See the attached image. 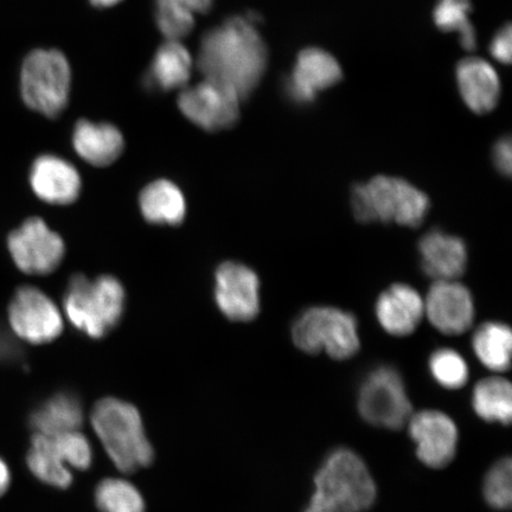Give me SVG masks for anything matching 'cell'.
<instances>
[{
  "label": "cell",
  "instance_id": "20",
  "mask_svg": "<svg viewBox=\"0 0 512 512\" xmlns=\"http://www.w3.org/2000/svg\"><path fill=\"white\" fill-rule=\"evenodd\" d=\"M73 146L87 163L104 168L121 156L125 143L117 127L83 119L74 127Z\"/></svg>",
  "mask_w": 512,
  "mask_h": 512
},
{
  "label": "cell",
  "instance_id": "35",
  "mask_svg": "<svg viewBox=\"0 0 512 512\" xmlns=\"http://www.w3.org/2000/svg\"><path fill=\"white\" fill-rule=\"evenodd\" d=\"M22 349L16 343L15 338L0 325V362H9L18 360Z\"/></svg>",
  "mask_w": 512,
  "mask_h": 512
},
{
  "label": "cell",
  "instance_id": "36",
  "mask_svg": "<svg viewBox=\"0 0 512 512\" xmlns=\"http://www.w3.org/2000/svg\"><path fill=\"white\" fill-rule=\"evenodd\" d=\"M304 512H350L347 509L339 507L335 503L325 501L323 498L313 496L310 499L309 505H307Z\"/></svg>",
  "mask_w": 512,
  "mask_h": 512
},
{
  "label": "cell",
  "instance_id": "2",
  "mask_svg": "<svg viewBox=\"0 0 512 512\" xmlns=\"http://www.w3.org/2000/svg\"><path fill=\"white\" fill-rule=\"evenodd\" d=\"M91 421L118 470L131 473L151 465L155 453L146 437L142 416L131 403L102 399L93 408Z\"/></svg>",
  "mask_w": 512,
  "mask_h": 512
},
{
  "label": "cell",
  "instance_id": "27",
  "mask_svg": "<svg viewBox=\"0 0 512 512\" xmlns=\"http://www.w3.org/2000/svg\"><path fill=\"white\" fill-rule=\"evenodd\" d=\"M472 4L470 0H438L433 10V21L439 30L458 34L463 49L477 48V32L471 23Z\"/></svg>",
  "mask_w": 512,
  "mask_h": 512
},
{
  "label": "cell",
  "instance_id": "8",
  "mask_svg": "<svg viewBox=\"0 0 512 512\" xmlns=\"http://www.w3.org/2000/svg\"><path fill=\"white\" fill-rule=\"evenodd\" d=\"M405 383L399 371L381 366L370 371L358 393V412L368 424L400 430L413 415Z\"/></svg>",
  "mask_w": 512,
  "mask_h": 512
},
{
  "label": "cell",
  "instance_id": "18",
  "mask_svg": "<svg viewBox=\"0 0 512 512\" xmlns=\"http://www.w3.org/2000/svg\"><path fill=\"white\" fill-rule=\"evenodd\" d=\"M32 190L44 202L70 204L78 200L81 178L72 164L60 157L44 155L35 160L30 172Z\"/></svg>",
  "mask_w": 512,
  "mask_h": 512
},
{
  "label": "cell",
  "instance_id": "4",
  "mask_svg": "<svg viewBox=\"0 0 512 512\" xmlns=\"http://www.w3.org/2000/svg\"><path fill=\"white\" fill-rule=\"evenodd\" d=\"M64 312L75 329L91 338H102L120 322L125 291L117 278L101 275L89 279L75 274L63 299Z\"/></svg>",
  "mask_w": 512,
  "mask_h": 512
},
{
  "label": "cell",
  "instance_id": "15",
  "mask_svg": "<svg viewBox=\"0 0 512 512\" xmlns=\"http://www.w3.org/2000/svg\"><path fill=\"white\" fill-rule=\"evenodd\" d=\"M425 315L441 334L463 335L475 320V300L457 280L434 281L425 299Z\"/></svg>",
  "mask_w": 512,
  "mask_h": 512
},
{
  "label": "cell",
  "instance_id": "10",
  "mask_svg": "<svg viewBox=\"0 0 512 512\" xmlns=\"http://www.w3.org/2000/svg\"><path fill=\"white\" fill-rule=\"evenodd\" d=\"M9 322L15 336L31 344L53 342L63 331L61 312L53 300L31 286L18 288L12 297Z\"/></svg>",
  "mask_w": 512,
  "mask_h": 512
},
{
  "label": "cell",
  "instance_id": "14",
  "mask_svg": "<svg viewBox=\"0 0 512 512\" xmlns=\"http://www.w3.org/2000/svg\"><path fill=\"white\" fill-rule=\"evenodd\" d=\"M409 434L416 445V456L432 469H444L456 457L458 427L443 412L422 411L408 421Z\"/></svg>",
  "mask_w": 512,
  "mask_h": 512
},
{
  "label": "cell",
  "instance_id": "9",
  "mask_svg": "<svg viewBox=\"0 0 512 512\" xmlns=\"http://www.w3.org/2000/svg\"><path fill=\"white\" fill-rule=\"evenodd\" d=\"M241 96L219 81L204 79L179 93L177 105L184 117L202 130H228L240 118Z\"/></svg>",
  "mask_w": 512,
  "mask_h": 512
},
{
  "label": "cell",
  "instance_id": "38",
  "mask_svg": "<svg viewBox=\"0 0 512 512\" xmlns=\"http://www.w3.org/2000/svg\"><path fill=\"white\" fill-rule=\"evenodd\" d=\"M95 8L106 9L123 2V0H89Z\"/></svg>",
  "mask_w": 512,
  "mask_h": 512
},
{
  "label": "cell",
  "instance_id": "7",
  "mask_svg": "<svg viewBox=\"0 0 512 512\" xmlns=\"http://www.w3.org/2000/svg\"><path fill=\"white\" fill-rule=\"evenodd\" d=\"M72 87L67 57L55 49L32 51L23 63L22 98L32 111L55 119L66 110Z\"/></svg>",
  "mask_w": 512,
  "mask_h": 512
},
{
  "label": "cell",
  "instance_id": "33",
  "mask_svg": "<svg viewBox=\"0 0 512 512\" xmlns=\"http://www.w3.org/2000/svg\"><path fill=\"white\" fill-rule=\"evenodd\" d=\"M489 51L492 57L503 64H510L512 51L511 25L507 24L496 32L490 42Z\"/></svg>",
  "mask_w": 512,
  "mask_h": 512
},
{
  "label": "cell",
  "instance_id": "23",
  "mask_svg": "<svg viewBox=\"0 0 512 512\" xmlns=\"http://www.w3.org/2000/svg\"><path fill=\"white\" fill-rule=\"evenodd\" d=\"M139 206L146 221L171 226L182 223L187 211L181 189L166 179L147 185L140 194Z\"/></svg>",
  "mask_w": 512,
  "mask_h": 512
},
{
  "label": "cell",
  "instance_id": "1",
  "mask_svg": "<svg viewBox=\"0 0 512 512\" xmlns=\"http://www.w3.org/2000/svg\"><path fill=\"white\" fill-rule=\"evenodd\" d=\"M196 63L204 79L224 83L246 100L264 78L268 50L256 24L233 17L206 32Z\"/></svg>",
  "mask_w": 512,
  "mask_h": 512
},
{
  "label": "cell",
  "instance_id": "11",
  "mask_svg": "<svg viewBox=\"0 0 512 512\" xmlns=\"http://www.w3.org/2000/svg\"><path fill=\"white\" fill-rule=\"evenodd\" d=\"M9 251L16 266L24 273L47 275L60 266L64 256V242L41 219L25 221L12 232Z\"/></svg>",
  "mask_w": 512,
  "mask_h": 512
},
{
  "label": "cell",
  "instance_id": "34",
  "mask_svg": "<svg viewBox=\"0 0 512 512\" xmlns=\"http://www.w3.org/2000/svg\"><path fill=\"white\" fill-rule=\"evenodd\" d=\"M492 160L499 174L511 175L512 166V143L510 137L498 139L492 149Z\"/></svg>",
  "mask_w": 512,
  "mask_h": 512
},
{
  "label": "cell",
  "instance_id": "30",
  "mask_svg": "<svg viewBox=\"0 0 512 512\" xmlns=\"http://www.w3.org/2000/svg\"><path fill=\"white\" fill-rule=\"evenodd\" d=\"M48 437V435H47ZM54 450L69 469L85 471L92 466L93 450L88 439L79 431L48 437Z\"/></svg>",
  "mask_w": 512,
  "mask_h": 512
},
{
  "label": "cell",
  "instance_id": "12",
  "mask_svg": "<svg viewBox=\"0 0 512 512\" xmlns=\"http://www.w3.org/2000/svg\"><path fill=\"white\" fill-rule=\"evenodd\" d=\"M342 78L343 70L335 56L317 47L306 48L285 79V95L294 105L309 106L320 92L336 86Z\"/></svg>",
  "mask_w": 512,
  "mask_h": 512
},
{
  "label": "cell",
  "instance_id": "31",
  "mask_svg": "<svg viewBox=\"0 0 512 512\" xmlns=\"http://www.w3.org/2000/svg\"><path fill=\"white\" fill-rule=\"evenodd\" d=\"M484 498L491 508L509 509L512 502V464L510 458L499 460L484 480Z\"/></svg>",
  "mask_w": 512,
  "mask_h": 512
},
{
  "label": "cell",
  "instance_id": "6",
  "mask_svg": "<svg viewBox=\"0 0 512 512\" xmlns=\"http://www.w3.org/2000/svg\"><path fill=\"white\" fill-rule=\"evenodd\" d=\"M313 482V496L350 512H366L376 501V484L367 464L349 448H338L330 453Z\"/></svg>",
  "mask_w": 512,
  "mask_h": 512
},
{
  "label": "cell",
  "instance_id": "25",
  "mask_svg": "<svg viewBox=\"0 0 512 512\" xmlns=\"http://www.w3.org/2000/svg\"><path fill=\"white\" fill-rule=\"evenodd\" d=\"M472 406L480 419L509 425L512 418V388L507 379L492 376L473 389Z\"/></svg>",
  "mask_w": 512,
  "mask_h": 512
},
{
  "label": "cell",
  "instance_id": "19",
  "mask_svg": "<svg viewBox=\"0 0 512 512\" xmlns=\"http://www.w3.org/2000/svg\"><path fill=\"white\" fill-rule=\"evenodd\" d=\"M420 265L434 281L456 280L465 271L467 248L456 235L434 229L419 242Z\"/></svg>",
  "mask_w": 512,
  "mask_h": 512
},
{
  "label": "cell",
  "instance_id": "32",
  "mask_svg": "<svg viewBox=\"0 0 512 512\" xmlns=\"http://www.w3.org/2000/svg\"><path fill=\"white\" fill-rule=\"evenodd\" d=\"M214 0H156V14L172 21L195 22L197 15L207 14Z\"/></svg>",
  "mask_w": 512,
  "mask_h": 512
},
{
  "label": "cell",
  "instance_id": "26",
  "mask_svg": "<svg viewBox=\"0 0 512 512\" xmlns=\"http://www.w3.org/2000/svg\"><path fill=\"white\" fill-rule=\"evenodd\" d=\"M28 466L32 475L54 488L68 489L73 483L72 471L56 453L47 435L34 434L28 453Z\"/></svg>",
  "mask_w": 512,
  "mask_h": 512
},
{
  "label": "cell",
  "instance_id": "37",
  "mask_svg": "<svg viewBox=\"0 0 512 512\" xmlns=\"http://www.w3.org/2000/svg\"><path fill=\"white\" fill-rule=\"evenodd\" d=\"M11 482V476L8 465L0 458V497L8 491Z\"/></svg>",
  "mask_w": 512,
  "mask_h": 512
},
{
  "label": "cell",
  "instance_id": "13",
  "mask_svg": "<svg viewBox=\"0 0 512 512\" xmlns=\"http://www.w3.org/2000/svg\"><path fill=\"white\" fill-rule=\"evenodd\" d=\"M215 299L220 311L233 322H251L260 311V281L252 268L224 262L216 272Z\"/></svg>",
  "mask_w": 512,
  "mask_h": 512
},
{
  "label": "cell",
  "instance_id": "21",
  "mask_svg": "<svg viewBox=\"0 0 512 512\" xmlns=\"http://www.w3.org/2000/svg\"><path fill=\"white\" fill-rule=\"evenodd\" d=\"M194 61L181 41H166L153 57L147 85L170 92L188 86Z\"/></svg>",
  "mask_w": 512,
  "mask_h": 512
},
{
  "label": "cell",
  "instance_id": "17",
  "mask_svg": "<svg viewBox=\"0 0 512 512\" xmlns=\"http://www.w3.org/2000/svg\"><path fill=\"white\" fill-rule=\"evenodd\" d=\"M460 96L473 113L484 115L495 110L501 98V81L496 69L480 57H466L456 68Z\"/></svg>",
  "mask_w": 512,
  "mask_h": 512
},
{
  "label": "cell",
  "instance_id": "16",
  "mask_svg": "<svg viewBox=\"0 0 512 512\" xmlns=\"http://www.w3.org/2000/svg\"><path fill=\"white\" fill-rule=\"evenodd\" d=\"M381 328L395 337L412 335L425 316V300L414 287L394 284L383 291L375 304Z\"/></svg>",
  "mask_w": 512,
  "mask_h": 512
},
{
  "label": "cell",
  "instance_id": "24",
  "mask_svg": "<svg viewBox=\"0 0 512 512\" xmlns=\"http://www.w3.org/2000/svg\"><path fill=\"white\" fill-rule=\"evenodd\" d=\"M511 330L507 324L486 322L472 337V348L480 363L489 370L503 373L510 368Z\"/></svg>",
  "mask_w": 512,
  "mask_h": 512
},
{
  "label": "cell",
  "instance_id": "28",
  "mask_svg": "<svg viewBox=\"0 0 512 512\" xmlns=\"http://www.w3.org/2000/svg\"><path fill=\"white\" fill-rule=\"evenodd\" d=\"M95 502L101 512H145L142 494L124 479L102 480L95 490Z\"/></svg>",
  "mask_w": 512,
  "mask_h": 512
},
{
  "label": "cell",
  "instance_id": "5",
  "mask_svg": "<svg viewBox=\"0 0 512 512\" xmlns=\"http://www.w3.org/2000/svg\"><path fill=\"white\" fill-rule=\"evenodd\" d=\"M292 339L310 355L326 352L337 361L349 360L361 347L357 320L352 313L331 306H315L294 320Z\"/></svg>",
  "mask_w": 512,
  "mask_h": 512
},
{
  "label": "cell",
  "instance_id": "22",
  "mask_svg": "<svg viewBox=\"0 0 512 512\" xmlns=\"http://www.w3.org/2000/svg\"><path fill=\"white\" fill-rule=\"evenodd\" d=\"M83 422L81 402L75 395L60 393L38 407L30 416V426L36 434L54 437L79 431Z\"/></svg>",
  "mask_w": 512,
  "mask_h": 512
},
{
  "label": "cell",
  "instance_id": "29",
  "mask_svg": "<svg viewBox=\"0 0 512 512\" xmlns=\"http://www.w3.org/2000/svg\"><path fill=\"white\" fill-rule=\"evenodd\" d=\"M433 379L446 389L463 388L469 381V367L458 351L448 348L435 350L428 362Z\"/></svg>",
  "mask_w": 512,
  "mask_h": 512
},
{
  "label": "cell",
  "instance_id": "3",
  "mask_svg": "<svg viewBox=\"0 0 512 512\" xmlns=\"http://www.w3.org/2000/svg\"><path fill=\"white\" fill-rule=\"evenodd\" d=\"M430 198L405 179L376 176L357 184L351 192V208L362 223H396L415 228L430 211Z\"/></svg>",
  "mask_w": 512,
  "mask_h": 512
}]
</instances>
